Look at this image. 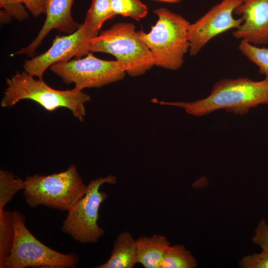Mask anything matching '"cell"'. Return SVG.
Instances as JSON below:
<instances>
[{
  "mask_svg": "<svg viewBox=\"0 0 268 268\" xmlns=\"http://www.w3.org/2000/svg\"><path fill=\"white\" fill-rule=\"evenodd\" d=\"M234 13L243 20L234 37L255 45L268 43V0H242Z\"/></svg>",
  "mask_w": 268,
  "mask_h": 268,
  "instance_id": "8fae6325",
  "label": "cell"
},
{
  "mask_svg": "<svg viewBox=\"0 0 268 268\" xmlns=\"http://www.w3.org/2000/svg\"><path fill=\"white\" fill-rule=\"evenodd\" d=\"M115 15L109 0H92L84 23L90 28L99 32L103 24Z\"/></svg>",
  "mask_w": 268,
  "mask_h": 268,
  "instance_id": "e0dca14e",
  "label": "cell"
},
{
  "mask_svg": "<svg viewBox=\"0 0 268 268\" xmlns=\"http://www.w3.org/2000/svg\"><path fill=\"white\" fill-rule=\"evenodd\" d=\"M153 12L158 20L148 33L138 31L154 59V66L171 70L180 68L190 44L188 32L190 23L181 15L161 7Z\"/></svg>",
  "mask_w": 268,
  "mask_h": 268,
  "instance_id": "3957f363",
  "label": "cell"
},
{
  "mask_svg": "<svg viewBox=\"0 0 268 268\" xmlns=\"http://www.w3.org/2000/svg\"><path fill=\"white\" fill-rule=\"evenodd\" d=\"M86 185L74 165L63 172L44 176L28 175L23 194L30 207L42 205L61 211H68L86 192Z\"/></svg>",
  "mask_w": 268,
  "mask_h": 268,
  "instance_id": "5b68a950",
  "label": "cell"
},
{
  "mask_svg": "<svg viewBox=\"0 0 268 268\" xmlns=\"http://www.w3.org/2000/svg\"><path fill=\"white\" fill-rule=\"evenodd\" d=\"M197 262L190 251L182 245L169 246L162 259L160 268H194Z\"/></svg>",
  "mask_w": 268,
  "mask_h": 268,
  "instance_id": "2e32d148",
  "label": "cell"
},
{
  "mask_svg": "<svg viewBox=\"0 0 268 268\" xmlns=\"http://www.w3.org/2000/svg\"><path fill=\"white\" fill-rule=\"evenodd\" d=\"M88 51L114 56L133 76L143 74L154 66L152 53L132 23H117L102 31L90 41Z\"/></svg>",
  "mask_w": 268,
  "mask_h": 268,
  "instance_id": "277c9868",
  "label": "cell"
},
{
  "mask_svg": "<svg viewBox=\"0 0 268 268\" xmlns=\"http://www.w3.org/2000/svg\"><path fill=\"white\" fill-rule=\"evenodd\" d=\"M242 54L259 68L260 73L268 79V49L259 47L242 40L238 45Z\"/></svg>",
  "mask_w": 268,
  "mask_h": 268,
  "instance_id": "d6986e66",
  "label": "cell"
},
{
  "mask_svg": "<svg viewBox=\"0 0 268 268\" xmlns=\"http://www.w3.org/2000/svg\"><path fill=\"white\" fill-rule=\"evenodd\" d=\"M242 0H222L193 23L188 32L189 54L196 56L213 38L230 29L238 28L243 19L234 18V10Z\"/></svg>",
  "mask_w": 268,
  "mask_h": 268,
  "instance_id": "30bf717a",
  "label": "cell"
},
{
  "mask_svg": "<svg viewBox=\"0 0 268 268\" xmlns=\"http://www.w3.org/2000/svg\"><path fill=\"white\" fill-rule=\"evenodd\" d=\"M0 22L5 23L12 18L22 21L29 17V13L21 0H0Z\"/></svg>",
  "mask_w": 268,
  "mask_h": 268,
  "instance_id": "44dd1931",
  "label": "cell"
},
{
  "mask_svg": "<svg viewBox=\"0 0 268 268\" xmlns=\"http://www.w3.org/2000/svg\"><path fill=\"white\" fill-rule=\"evenodd\" d=\"M26 9L34 17L45 13L48 0H21Z\"/></svg>",
  "mask_w": 268,
  "mask_h": 268,
  "instance_id": "cb8c5ba5",
  "label": "cell"
},
{
  "mask_svg": "<svg viewBox=\"0 0 268 268\" xmlns=\"http://www.w3.org/2000/svg\"><path fill=\"white\" fill-rule=\"evenodd\" d=\"M6 87L0 101L2 108H11L22 100L33 101L48 111L59 108L69 110L82 122L86 115L85 104L90 96L75 88L66 90L52 88L42 79H35L25 71L6 79Z\"/></svg>",
  "mask_w": 268,
  "mask_h": 268,
  "instance_id": "7a4b0ae2",
  "label": "cell"
},
{
  "mask_svg": "<svg viewBox=\"0 0 268 268\" xmlns=\"http://www.w3.org/2000/svg\"><path fill=\"white\" fill-rule=\"evenodd\" d=\"M84 23L74 32L66 36H57L50 48L45 53L25 61L24 71L42 79L45 71L53 65L68 61L72 58H80L87 54L90 41L99 34Z\"/></svg>",
  "mask_w": 268,
  "mask_h": 268,
  "instance_id": "9c48e42d",
  "label": "cell"
},
{
  "mask_svg": "<svg viewBox=\"0 0 268 268\" xmlns=\"http://www.w3.org/2000/svg\"><path fill=\"white\" fill-rule=\"evenodd\" d=\"M74 0H48L45 13L46 19L37 36L27 46L13 55L25 54L32 57L45 37L53 29L71 34L80 24L73 19L71 9Z\"/></svg>",
  "mask_w": 268,
  "mask_h": 268,
  "instance_id": "7c38bea8",
  "label": "cell"
},
{
  "mask_svg": "<svg viewBox=\"0 0 268 268\" xmlns=\"http://www.w3.org/2000/svg\"><path fill=\"white\" fill-rule=\"evenodd\" d=\"M116 15L130 17L139 20L147 14V6L139 0H109Z\"/></svg>",
  "mask_w": 268,
  "mask_h": 268,
  "instance_id": "ffe728a7",
  "label": "cell"
},
{
  "mask_svg": "<svg viewBox=\"0 0 268 268\" xmlns=\"http://www.w3.org/2000/svg\"><path fill=\"white\" fill-rule=\"evenodd\" d=\"M24 188V181L8 171L0 170V210L9 202L15 194Z\"/></svg>",
  "mask_w": 268,
  "mask_h": 268,
  "instance_id": "ac0fdd59",
  "label": "cell"
},
{
  "mask_svg": "<svg viewBox=\"0 0 268 268\" xmlns=\"http://www.w3.org/2000/svg\"><path fill=\"white\" fill-rule=\"evenodd\" d=\"M158 103L182 108L196 117L219 110L244 115L253 108L268 104V79L254 81L243 77L223 78L214 83L209 95L204 98L192 102L161 101Z\"/></svg>",
  "mask_w": 268,
  "mask_h": 268,
  "instance_id": "6da1fadb",
  "label": "cell"
},
{
  "mask_svg": "<svg viewBox=\"0 0 268 268\" xmlns=\"http://www.w3.org/2000/svg\"><path fill=\"white\" fill-rule=\"evenodd\" d=\"M136 264V244L132 235L124 231L117 237L108 260L95 268H132Z\"/></svg>",
  "mask_w": 268,
  "mask_h": 268,
  "instance_id": "5bb4252c",
  "label": "cell"
},
{
  "mask_svg": "<svg viewBox=\"0 0 268 268\" xmlns=\"http://www.w3.org/2000/svg\"><path fill=\"white\" fill-rule=\"evenodd\" d=\"M240 264L245 268H268V253L262 251L246 256L241 259Z\"/></svg>",
  "mask_w": 268,
  "mask_h": 268,
  "instance_id": "7402d4cb",
  "label": "cell"
},
{
  "mask_svg": "<svg viewBox=\"0 0 268 268\" xmlns=\"http://www.w3.org/2000/svg\"><path fill=\"white\" fill-rule=\"evenodd\" d=\"M92 53H87L83 58L55 64L50 69L65 83H73L79 90L101 87L124 77L126 72L118 61L101 60Z\"/></svg>",
  "mask_w": 268,
  "mask_h": 268,
  "instance_id": "ba28073f",
  "label": "cell"
},
{
  "mask_svg": "<svg viewBox=\"0 0 268 268\" xmlns=\"http://www.w3.org/2000/svg\"><path fill=\"white\" fill-rule=\"evenodd\" d=\"M136 263L145 268H160L164 254L170 246L166 237L161 234L142 236L136 240Z\"/></svg>",
  "mask_w": 268,
  "mask_h": 268,
  "instance_id": "4fadbf2b",
  "label": "cell"
},
{
  "mask_svg": "<svg viewBox=\"0 0 268 268\" xmlns=\"http://www.w3.org/2000/svg\"><path fill=\"white\" fill-rule=\"evenodd\" d=\"M158 1L166 2L169 3H178L182 1V0H154Z\"/></svg>",
  "mask_w": 268,
  "mask_h": 268,
  "instance_id": "d4e9b609",
  "label": "cell"
},
{
  "mask_svg": "<svg viewBox=\"0 0 268 268\" xmlns=\"http://www.w3.org/2000/svg\"><path fill=\"white\" fill-rule=\"evenodd\" d=\"M12 212L15 238L4 268H73L78 265L76 254H63L44 245L28 229L24 215Z\"/></svg>",
  "mask_w": 268,
  "mask_h": 268,
  "instance_id": "8992f818",
  "label": "cell"
},
{
  "mask_svg": "<svg viewBox=\"0 0 268 268\" xmlns=\"http://www.w3.org/2000/svg\"><path fill=\"white\" fill-rule=\"evenodd\" d=\"M15 238L12 212L0 210V268L5 263L11 251Z\"/></svg>",
  "mask_w": 268,
  "mask_h": 268,
  "instance_id": "9a60e30c",
  "label": "cell"
},
{
  "mask_svg": "<svg viewBox=\"0 0 268 268\" xmlns=\"http://www.w3.org/2000/svg\"><path fill=\"white\" fill-rule=\"evenodd\" d=\"M116 177L109 175L91 180L84 196L68 211L62 230L81 243H95L103 236L104 230L98 224L99 210L107 194L99 191L104 184H114Z\"/></svg>",
  "mask_w": 268,
  "mask_h": 268,
  "instance_id": "52a82bcc",
  "label": "cell"
},
{
  "mask_svg": "<svg viewBox=\"0 0 268 268\" xmlns=\"http://www.w3.org/2000/svg\"><path fill=\"white\" fill-rule=\"evenodd\" d=\"M252 240L260 246L262 252L268 253V224L265 219H262L258 223Z\"/></svg>",
  "mask_w": 268,
  "mask_h": 268,
  "instance_id": "603a6c76",
  "label": "cell"
}]
</instances>
